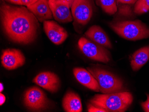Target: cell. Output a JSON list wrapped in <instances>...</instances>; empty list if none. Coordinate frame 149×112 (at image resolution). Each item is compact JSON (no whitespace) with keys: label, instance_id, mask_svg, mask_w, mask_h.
Segmentation results:
<instances>
[{"label":"cell","instance_id":"cb8c5ba5","mask_svg":"<svg viewBox=\"0 0 149 112\" xmlns=\"http://www.w3.org/2000/svg\"><path fill=\"white\" fill-rule=\"evenodd\" d=\"M11 3H13V4H16V5H21V0H6Z\"/></svg>","mask_w":149,"mask_h":112},{"label":"cell","instance_id":"6da1fadb","mask_svg":"<svg viewBox=\"0 0 149 112\" xmlns=\"http://www.w3.org/2000/svg\"><path fill=\"white\" fill-rule=\"evenodd\" d=\"M1 16L3 31L12 41L26 45L36 40L39 24L28 8L4 4L1 7Z\"/></svg>","mask_w":149,"mask_h":112},{"label":"cell","instance_id":"d4e9b609","mask_svg":"<svg viewBox=\"0 0 149 112\" xmlns=\"http://www.w3.org/2000/svg\"><path fill=\"white\" fill-rule=\"evenodd\" d=\"M66 1H68V3L70 4V6H72V4L73 3L74 1V0H65Z\"/></svg>","mask_w":149,"mask_h":112},{"label":"cell","instance_id":"9c48e42d","mask_svg":"<svg viewBox=\"0 0 149 112\" xmlns=\"http://www.w3.org/2000/svg\"><path fill=\"white\" fill-rule=\"evenodd\" d=\"M26 58L22 52L16 49H7L2 51L1 62L3 67L8 70H13L22 66Z\"/></svg>","mask_w":149,"mask_h":112},{"label":"cell","instance_id":"4fadbf2b","mask_svg":"<svg viewBox=\"0 0 149 112\" xmlns=\"http://www.w3.org/2000/svg\"><path fill=\"white\" fill-rule=\"evenodd\" d=\"M27 8L32 13L40 22H44L52 18V13L47 0H38Z\"/></svg>","mask_w":149,"mask_h":112},{"label":"cell","instance_id":"484cf974","mask_svg":"<svg viewBox=\"0 0 149 112\" xmlns=\"http://www.w3.org/2000/svg\"><path fill=\"white\" fill-rule=\"evenodd\" d=\"M0 85H1V88H0V91H1V92L4 90V86L1 83H0Z\"/></svg>","mask_w":149,"mask_h":112},{"label":"cell","instance_id":"30bf717a","mask_svg":"<svg viewBox=\"0 0 149 112\" xmlns=\"http://www.w3.org/2000/svg\"><path fill=\"white\" fill-rule=\"evenodd\" d=\"M33 82L51 93H56L60 88V79L52 72H42L33 78Z\"/></svg>","mask_w":149,"mask_h":112},{"label":"cell","instance_id":"ba28073f","mask_svg":"<svg viewBox=\"0 0 149 112\" xmlns=\"http://www.w3.org/2000/svg\"><path fill=\"white\" fill-rule=\"evenodd\" d=\"M49 6L55 20L60 23H68L73 20L70 4L65 0H48Z\"/></svg>","mask_w":149,"mask_h":112},{"label":"cell","instance_id":"8fae6325","mask_svg":"<svg viewBox=\"0 0 149 112\" xmlns=\"http://www.w3.org/2000/svg\"><path fill=\"white\" fill-rule=\"evenodd\" d=\"M43 28L47 36L56 45L61 44L68 37V33L65 29L54 21L43 22Z\"/></svg>","mask_w":149,"mask_h":112},{"label":"cell","instance_id":"2e32d148","mask_svg":"<svg viewBox=\"0 0 149 112\" xmlns=\"http://www.w3.org/2000/svg\"><path fill=\"white\" fill-rule=\"evenodd\" d=\"M149 60V46L142 47L135 52L131 58V66L133 71L139 70Z\"/></svg>","mask_w":149,"mask_h":112},{"label":"cell","instance_id":"44dd1931","mask_svg":"<svg viewBox=\"0 0 149 112\" xmlns=\"http://www.w3.org/2000/svg\"><path fill=\"white\" fill-rule=\"evenodd\" d=\"M22 6H26L28 7L31 5H33L38 1V0H21Z\"/></svg>","mask_w":149,"mask_h":112},{"label":"cell","instance_id":"8992f818","mask_svg":"<svg viewBox=\"0 0 149 112\" xmlns=\"http://www.w3.org/2000/svg\"><path fill=\"white\" fill-rule=\"evenodd\" d=\"M23 102L27 109L36 112L45 110L50 105V101L45 93L36 86L28 88L25 92Z\"/></svg>","mask_w":149,"mask_h":112},{"label":"cell","instance_id":"5bb4252c","mask_svg":"<svg viewBox=\"0 0 149 112\" xmlns=\"http://www.w3.org/2000/svg\"><path fill=\"white\" fill-rule=\"evenodd\" d=\"M85 35L94 42L107 48L112 47L111 42L104 31L100 26L94 25L88 29Z\"/></svg>","mask_w":149,"mask_h":112},{"label":"cell","instance_id":"603a6c76","mask_svg":"<svg viewBox=\"0 0 149 112\" xmlns=\"http://www.w3.org/2000/svg\"><path fill=\"white\" fill-rule=\"evenodd\" d=\"M0 100H1L0 105H2L6 101V97L1 93L0 94Z\"/></svg>","mask_w":149,"mask_h":112},{"label":"cell","instance_id":"9a60e30c","mask_svg":"<svg viewBox=\"0 0 149 112\" xmlns=\"http://www.w3.org/2000/svg\"><path fill=\"white\" fill-rule=\"evenodd\" d=\"M63 109L67 112H81L82 104L78 94L72 91H68L64 95L62 101Z\"/></svg>","mask_w":149,"mask_h":112},{"label":"cell","instance_id":"7c38bea8","mask_svg":"<svg viewBox=\"0 0 149 112\" xmlns=\"http://www.w3.org/2000/svg\"><path fill=\"white\" fill-rule=\"evenodd\" d=\"M73 72L74 77L79 83L95 92H100L97 81L89 71L81 67H76L74 68Z\"/></svg>","mask_w":149,"mask_h":112},{"label":"cell","instance_id":"e0dca14e","mask_svg":"<svg viewBox=\"0 0 149 112\" xmlns=\"http://www.w3.org/2000/svg\"><path fill=\"white\" fill-rule=\"evenodd\" d=\"M117 0H96V3L107 14L114 15L117 12Z\"/></svg>","mask_w":149,"mask_h":112},{"label":"cell","instance_id":"ac0fdd59","mask_svg":"<svg viewBox=\"0 0 149 112\" xmlns=\"http://www.w3.org/2000/svg\"><path fill=\"white\" fill-rule=\"evenodd\" d=\"M149 10V0H138L134 7V12L137 15H141Z\"/></svg>","mask_w":149,"mask_h":112},{"label":"cell","instance_id":"7a4b0ae2","mask_svg":"<svg viewBox=\"0 0 149 112\" xmlns=\"http://www.w3.org/2000/svg\"><path fill=\"white\" fill-rule=\"evenodd\" d=\"M133 102L130 92H123L110 94H97L89 102L95 106L105 109L107 112H125Z\"/></svg>","mask_w":149,"mask_h":112},{"label":"cell","instance_id":"3957f363","mask_svg":"<svg viewBox=\"0 0 149 112\" xmlns=\"http://www.w3.org/2000/svg\"><path fill=\"white\" fill-rule=\"evenodd\" d=\"M109 26L118 35L129 40L149 38V28L139 20L112 22Z\"/></svg>","mask_w":149,"mask_h":112},{"label":"cell","instance_id":"d6986e66","mask_svg":"<svg viewBox=\"0 0 149 112\" xmlns=\"http://www.w3.org/2000/svg\"><path fill=\"white\" fill-rule=\"evenodd\" d=\"M87 108L88 112H107L105 109L96 106L92 104L91 103L88 104Z\"/></svg>","mask_w":149,"mask_h":112},{"label":"cell","instance_id":"7402d4cb","mask_svg":"<svg viewBox=\"0 0 149 112\" xmlns=\"http://www.w3.org/2000/svg\"><path fill=\"white\" fill-rule=\"evenodd\" d=\"M118 2L124 4H134L136 3L138 0H117Z\"/></svg>","mask_w":149,"mask_h":112},{"label":"cell","instance_id":"52a82bcc","mask_svg":"<svg viewBox=\"0 0 149 112\" xmlns=\"http://www.w3.org/2000/svg\"><path fill=\"white\" fill-rule=\"evenodd\" d=\"M71 8L74 21L84 26L89 22L93 16V0H74Z\"/></svg>","mask_w":149,"mask_h":112},{"label":"cell","instance_id":"5b68a950","mask_svg":"<svg viewBox=\"0 0 149 112\" xmlns=\"http://www.w3.org/2000/svg\"><path fill=\"white\" fill-rule=\"evenodd\" d=\"M78 45L82 52L93 61L107 63L110 60V53L105 47L93 41L82 37L79 40Z\"/></svg>","mask_w":149,"mask_h":112},{"label":"cell","instance_id":"277c9868","mask_svg":"<svg viewBox=\"0 0 149 112\" xmlns=\"http://www.w3.org/2000/svg\"><path fill=\"white\" fill-rule=\"evenodd\" d=\"M98 83L100 92L103 94H110L123 92V82L117 76L104 69L97 67H87Z\"/></svg>","mask_w":149,"mask_h":112},{"label":"cell","instance_id":"ffe728a7","mask_svg":"<svg viewBox=\"0 0 149 112\" xmlns=\"http://www.w3.org/2000/svg\"><path fill=\"white\" fill-rule=\"evenodd\" d=\"M141 105L145 112H149V94H147V100L141 103Z\"/></svg>","mask_w":149,"mask_h":112}]
</instances>
